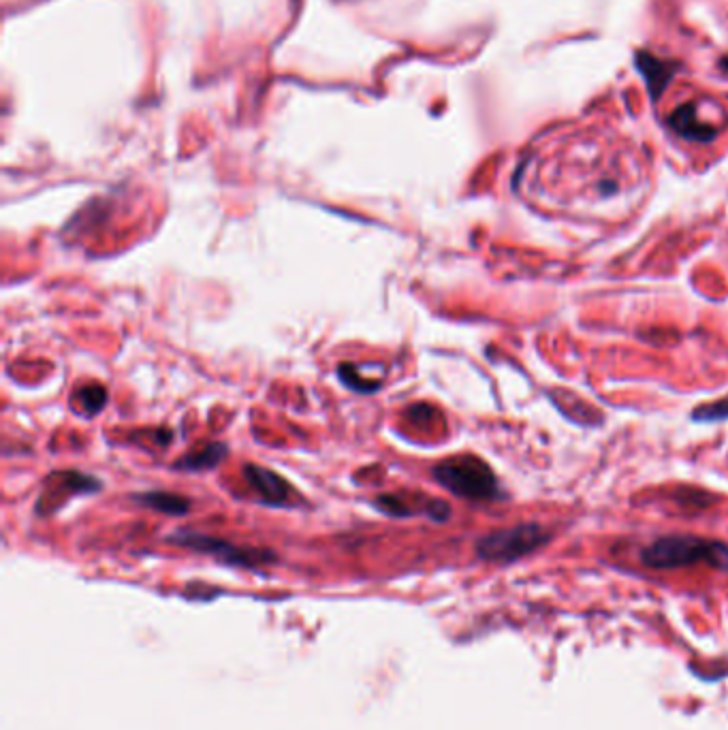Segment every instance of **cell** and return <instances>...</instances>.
<instances>
[{"label":"cell","instance_id":"obj_1","mask_svg":"<svg viewBox=\"0 0 728 730\" xmlns=\"http://www.w3.org/2000/svg\"><path fill=\"white\" fill-rule=\"evenodd\" d=\"M645 566L658 570H673L692 564H709L718 570H728V545L705 541L699 536H664L641 553Z\"/></svg>","mask_w":728,"mask_h":730},{"label":"cell","instance_id":"obj_2","mask_svg":"<svg viewBox=\"0 0 728 730\" xmlns=\"http://www.w3.org/2000/svg\"><path fill=\"white\" fill-rule=\"evenodd\" d=\"M434 479L449 489L451 494L460 496L464 500H494L498 498V481L496 474L492 472L485 462L472 455H462L447 459V462H440L434 468Z\"/></svg>","mask_w":728,"mask_h":730},{"label":"cell","instance_id":"obj_3","mask_svg":"<svg viewBox=\"0 0 728 730\" xmlns=\"http://www.w3.org/2000/svg\"><path fill=\"white\" fill-rule=\"evenodd\" d=\"M549 538V532L538 523H521V526L483 536L477 543V553L487 562H515L547 545Z\"/></svg>","mask_w":728,"mask_h":730},{"label":"cell","instance_id":"obj_4","mask_svg":"<svg viewBox=\"0 0 728 730\" xmlns=\"http://www.w3.org/2000/svg\"><path fill=\"white\" fill-rule=\"evenodd\" d=\"M169 541L173 545H180L186 549H193L205 555H212V558L231 564V566H242V568H257L263 564H272L276 560V555L272 551L265 549H255V547H244V545H233L229 541H223V538H214L208 534L201 532H193V530H178L169 536Z\"/></svg>","mask_w":728,"mask_h":730},{"label":"cell","instance_id":"obj_5","mask_svg":"<svg viewBox=\"0 0 728 730\" xmlns=\"http://www.w3.org/2000/svg\"><path fill=\"white\" fill-rule=\"evenodd\" d=\"M244 479L257 491V496L272 506H287L291 500V485L274 470H267L257 464H248Z\"/></svg>","mask_w":728,"mask_h":730},{"label":"cell","instance_id":"obj_6","mask_svg":"<svg viewBox=\"0 0 728 730\" xmlns=\"http://www.w3.org/2000/svg\"><path fill=\"white\" fill-rule=\"evenodd\" d=\"M227 457V444L223 442H208L205 447L180 457L176 462V470H188V472H199V470H212L216 468L223 459Z\"/></svg>","mask_w":728,"mask_h":730},{"label":"cell","instance_id":"obj_7","mask_svg":"<svg viewBox=\"0 0 728 730\" xmlns=\"http://www.w3.org/2000/svg\"><path fill=\"white\" fill-rule=\"evenodd\" d=\"M133 500L146 509L165 513V515H184L191 509V500L171 494V491H146V494H137Z\"/></svg>","mask_w":728,"mask_h":730},{"label":"cell","instance_id":"obj_8","mask_svg":"<svg viewBox=\"0 0 728 730\" xmlns=\"http://www.w3.org/2000/svg\"><path fill=\"white\" fill-rule=\"evenodd\" d=\"M75 400H77L79 408H82L84 415L94 417L107 404V389L101 385H86L75 393Z\"/></svg>","mask_w":728,"mask_h":730},{"label":"cell","instance_id":"obj_9","mask_svg":"<svg viewBox=\"0 0 728 730\" xmlns=\"http://www.w3.org/2000/svg\"><path fill=\"white\" fill-rule=\"evenodd\" d=\"M338 376L348 389L359 391V393H372V391L378 389L376 380H366L361 374H357V370L353 368L351 363H342L338 368Z\"/></svg>","mask_w":728,"mask_h":730},{"label":"cell","instance_id":"obj_10","mask_svg":"<svg viewBox=\"0 0 728 730\" xmlns=\"http://www.w3.org/2000/svg\"><path fill=\"white\" fill-rule=\"evenodd\" d=\"M692 419L694 421H724L728 419V398L724 400H718L714 404H705V406H699L694 412H692Z\"/></svg>","mask_w":728,"mask_h":730}]
</instances>
